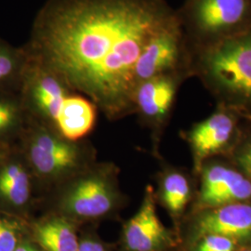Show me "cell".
<instances>
[{"instance_id":"cell-17","label":"cell","mask_w":251,"mask_h":251,"mask_svg":"<svg viewBox=\"0 0 251 251\" xmlns=\"http://www.w3.org/2000/svg\"><path fill=\"white\" fill-rule=\"evenodd\" d=\"M26 115L19 93L0 92V140L16 133Z\"/></svg>"},{"instance_id":"cell-12","label":"cell","mask_w":251,"mask_h":251,"mask_svg":"<svg viewBox=\"0 0 251 251\" xmlns=\"http://www.w3.org/2000/svg\"><path fill=\"white\" fill-rule=\"evenodd\" d=\"M95 121L96 105L82 96L68 94L54 123L65 140L75 142L89 134Z\"/></svg>"},{"instance_id":"cell-5","label":"cell","mask_w":251,"mask_h":251,"mask_svg":"<svg viewBox=\"0 0 251 251\" xmlns=\"http://www.w3.org/2000/svg\"><path fill=\"white\" fill-rule=\"evenodd\" d=\"M250 13V0H192L190 5L195 29L217 41L239 33Z\"/></svg>"},{"instance_id":"cell-1","label":"cell","mask_w":251,"mask_h":251,"mask_svg":"<svg viewBox=\"0 0 251 251\" xmlns=\"http://www.w3.org/2000/svg\"><path fill=\"white\" fill-rule=\"evenodd\" d=\"M177 16L164 0H47L24 47L109 117L134 105V70L149 40Z\"/></svg>"},{"instance_id":"cell-14","label":"cell","mask_w":251,"mask_h":251,"mask_svg":"<svg viewBox=\"0 0 251 251\" xmlns=\"http://www.w3.org/2000/svg\"><path fill=\"white\" fill-rule=\"evenodd\" d=\"M30 196V177L24 164L16 159L0 163V202L11 209H20L26 206Z\"/></svg>"},{"instance_id":"cell-22","label":"cell","mask_w":251,"mask_h":251,"mask_svg":"<svg viewBox=\"0 0 251 251\" xmlns=\"http://www.w3.org/2000/svg\"><path fill=\"white\" fill-rule=\"evenodd\" d=\"M238 162L243 170L251 177V145L246 148L238 156Z\"/></svg>"},{"instance_id":"cell-24","label":"cell","mask_w":251,"mask_h":251,"mask_svg":"<svg viewBox=\"0 0 251 251\" xmlns=\"http://www.w3.org/2000/svg\"><path fill=\"white\" fill-rule=\"evenodd\" d=\"M247 251V250H245V251Z\"/></svg>"},{"instance_id":"cell-10","label":"cell","mask_w":251,"mask_h":251,"mask_svg":"<svg viewBox=\"0 0 251 251\" xmlns=\"http://www.w3.org/2000/svg\"><path fill=\"white\" fill-rule=\"evenodd\" d=\"M199 238L207 234H218L235 240L251 235V205L232 203L219 206L201 216L195 226Z\"/></svg>"},{"instance_id":"cell-9","label":"cell","mask_w":251,"mask_h":251,"mask_svg":"<svg viewBox=\"0 0 251 251\" xmlns=\"http://www.w3.org/2000/svg\"><path fill=\"white\" fill-rule=\"evenodd\" d=\"M251 198V182L240 173L212 166L203 174L200 200L206 206H221Z\"/></svg>"},{"instance_id":"cell-7","label":"cell","mask_w":251,"mask_h":251,"mask_svg":"<svg viewBox=\"0 0 251 251\" xmlns=\"http://www.w3.org/2000/svg\"><path fill=\"white\" fill-rule=\"evenodd\" d=\"M35 133L29 141L27 155L39 175L47 178L63 176L79 165L80 152L75 145L44 129Z\"/></svg>"},{"instance_id":"cell-15","label":"cell","mask_w":251,"mask_h":251,"mask_svg":"<svg viewBox=\"0 0 251 251\" xmlns=\"http://www.w3.org/2000/svg\"><path fill=\"white\" fill-rule=\"evenodd\" d=\"M35 238L45 251H77L79 240L69 219L52 217L38 223Z\"/></svg>"},{"instance_id":"cell-23","label":"cell","mask_w":251,"mask_h":251,"mask_svg":"<svg viewBox=\"0 0 251 251\" xmlns=\"http://www.w3.org/2000/svg\"><path fill=\"white\" fill-rule=\"evenodd\" d=\"M14 251H42L38 247L30 242H21Z\"/></svg>"},{"instance_id":"cell-16","label":"cell","mask_w":251,"mask_h":251,"mask_svg":"<svg viewBox=\"0 0 251 251\" xmlns=\"http://www.w3.org/2000/svg\"><path fill=\"white\" fill-rule=\"evenodd\" d=\"M29 59L24 46L15 47L0 38V92L19 93Z\"/></svg>"},{"instance_id":"cell-19","label":"cell","mask_w":251,"mask_h":251,"mask_svg":"<svg viewBox=\"0 0 251 251\" xmlns=\"http://www.w3.org/2000/svg\"><path fill=\"white\" fill-rule=\"evenodd\" d=\"M18 223L0 215V251H14L20 244Z\"/></svg>"},{"instance_id":"cell-4","label":"cell","mask_w":251,"mask_h":251,"mask_svg":"<svg viewBox=\"0 0 251 251\" xmlns=\"http://www.w3.org/2000/svg\"><path fill=\"white\" fill-rule=\"evenodd\" d=\"M19 91L27 114L55 122L70 89L56 74L29 56Z\"/></svg>"},{"instance_id":"cell-3","label":"cell","mask_w":251,"mask_h":251,"mask_svg":"<svg viewBox=\"0 0 251 251\" xmlns=\"http://www.w3.org/2000/svg\"><path fill=\"white\" fill-rule=\"evenodd\" d=\"M118 194L112 178L104 172L89 173L63 192L60 208L63 215L77 220H94L109 214L117 204Z\"/></svg>"},{"instance_id":"cell-2","label":"cell","mask_w":251,"mask_h":251,"mask_svg":"<svg viewBox=\"0 0 251 251\" xmlns=\"http://www.w3.org/2000/svg\"><path fill=\"white\" fill-rule=\"evenodd\" d=\"M203 63L216 86L234 98L251 102V28L216 41Z\"/></svg>"},{"instance_id":"cell-13","label":"cell","mask_w":251,"mask_h":251,"mask_svg":"<svg viewBox=\"0 0 251 251\" xmlns=\"http://www.w3.org/2000/svg\"><path fill=\"white\" fill-rule=\"evenodd\" d=\"M233 119L218 112L196 126L190 132V142L198 160L215 153L228 144L233 134Z\"/></svg>"},{"instance_id":"cell-8","label":"cell","mask_w":251,"mask_h":251,"mask_svg":"<svg viewBox=\"0 0 251 251\" xmlns=\"http://www.w3.org/2000/svg\"><path fill=\"white\" fill-rule=\"evenodd\" d=\"M123 239L128 251H164L171 247V233L158 219L151 193L146 194L139 211L126 223Z\"/></svg>"},{"instance_id":"cell-11","label":"cell","mask_w":251,"mask_h":251,"mask_svg":"<svg viewBox=\"0 0 251 251\" xmlns=\"http://www.w3.org/2000/svg\"><path fill=\"white\" fill-rule=\"evenodd\" d=\"M176 90V80L170 74L152 77L137 86L134 105L144 117L161 119L171 110Z\"/></svg>"},{"instance_id":"cell-18","label":"cell","mask_w":251,"mask_h":251,"mask_svg":"<svg viewBox=\"0 0 251 251\" xmlns=\"http://www.w3.org/2000/svg\"><path fill=\"white\" fill-rule=\"evenodd\" d=\"M162 200L173 214H179L188 203L190 185L187 179L180 173L168 174L162 183Z\"/></svg>"},{"instance_id":"cell-21","label":"cell","mask_w":251,"mask_h":251,"mask_svg":"<svg viewBox=\"0 0 251 251\" xmlns=\"http://www.w3.org/2000/svg\"><path fill=\"white\" fill-rule=\"evenodd\" d=\"M77 251H106L104 246L93 238H84L79 241Z\"/></svg>"},{"instance_id":"cell-6","label":"cell","mask_w":251,"mask_h":251,"mask_svg":"<svg viewBox=\"0 0 251 251\" xmlns=\"http://www.w3.org/2000/svg\"><path fill=\"white\" fill-rule=\"evenodd\" d=\"M181 52V32L177 18L156 33L145 46L135 66L137 86L173 71L179 63Z\"/></svg>"},{"instance_id":"cell-20","label":"cell","mask_w":251,"mask_h":251,"mask_svg":"<svg viewBox=\"0 0 251 251\" xmlns=\"http://www.w3.org/2000/svg\"><path fill=\"white\" fill-rule=\"evenodd\" d=\"M235 241L233 239L218 235L207 234L200 238L196 251H233Z\"/></svg>"}]
</instances>
